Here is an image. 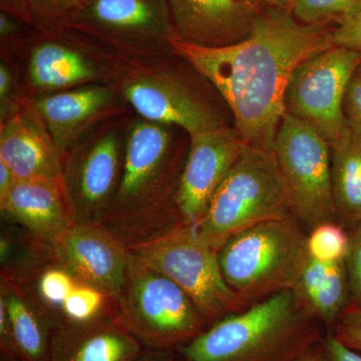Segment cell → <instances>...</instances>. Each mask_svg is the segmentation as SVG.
<instances>
[{
	"label": "cell",
	"instance_id": "6da1fadb",
	"mask_svg": "<svg viewBox=\"0 0 361 361\" xmlns=\"http://www.w3.org/2000/svg\"><path fill=\"white\" fill-rule=\"evenodd\" d=\"M334 30L304 25L290 11L271 7L259 13L251 35L238 44L205 47L175 37L171 45L215 87L243 141L273 152L292 71L334 47Z\"/></svg>",
	"mask_w": 361,
	"mask_h": 361
},
{
	"label": "cell",
	"instance_id": "7a4b0ae2",
	"mask_svg": "<svg viewBox=\"0 0 361 361\" xmlns=\"http://www.w3.org/2000/svg\"><path fill=\"white\" fill-rule=\"evenodd\" d=\"M178 129L135 114L130 121L122 178L101 223L129 249L184 225L177 199L188 155Z\"/></svg>",
	"mask_w": 361,
	"mask_h": 361
},
{
	"label": "cell",
	"instance_id": "3957f363",
	"mask_svg": "<svg viewBox=\"0 0 361 361\" xmlns=\"http://www.w3.org/2000/svg\"><path fill=\"white\" fill-rule=\"evenodd\" d=\"M322 329L285 290L225 316L177 351L183 361H294L323 341Z\"/></svg>",
	"mask_w": 361,
	"mask_h": 361
},
{
	"label": "cell",
	"instance_id": "277c9868",
	"mask_svg": "<svg viewBox=\"0 0 361 361\" xmlns=\"http://www.w3.org/2000/svg\"><path fill=\"white\" fill-rule=\"evenodd\" d=\"M174 51L123 59L116 84L133 111L191 135L227 127L203 75Z\"/></svg>",
	"mask_w": 361,
	"mask_h": 361
},
{
	"label": "cell",
	"instance_id": "5b68a950",
	"mask_svg": "<svg viewBox=\"0 0 361 361\" xmlns=\"http://www.w3.org/2000/svg\"><path fill=\"white\" fill-rule=\"evenodd\" d=\"M308 257L307 235L293 217L244 230L218 251L226 283L247 304L291 290Z\"/></svg>",
	"mask_w": 361,
	"mask_h": 361
},
{
	"label": "cell",
	"instance_id": "8992f818",
	"mask_svg": "<svg viewBox=\"0 0 361 361\" xmlns=\"http://www.w3.org/2000/svg\"><path fill=\"white\" fill-rule=\"evenodd\" d=\"M287 217L290 205L274 153L247 145L195 231L218 252L240 232Z\"/></svg>",
	"mask_w": 361,
	"mask_h": 361
},
{
	"label": "cell",
	"instance_id": "52a82bcc",
	"mask_svg": "<svg viewBox=\"0 0 361 361\" xmlns=\"http://www.w3.org/2000/svg\"><path fill=\"white\" fill-rule=\"evenodd\" d=\"M111 302L116 319L145 348L177 350L209 327L179 285L133 254L122 290Z\"/></svg>",
	"mask_w": 361,
	"mask_h": 361
},
{
	"label": "cell",
	"instance_id": "ba28073f",
	"mask_svg": "<svg viewBox=\"0 0 361 361\" xmlns=\"http://www.w3.org/2000/svg\"><path fill=\"white\" fill-rule=\"evenodd\" d=\"M1 54L20 66L25 99L92 84L116 82L122 59L78 33L63 28L32 30Z\"/></svg>",
	"mask_w": 361,
	"mask_h": 361
},
{
	"label": "cell",
	"instance_id": "9c48e42d",
	"mask_svg": "<svg viewBox=\"0 0 361 361\" xmlns=\"http://www.w3.org/2000/svg\"><path fill=\"white\" fill-rule=\"evenodd\" d=\"M130 253L179 285L209 326L248 305L226 283L218 252L206 245L193 227L180 225L130 248Z\"/></svg>",
	"mask_w": 361,
	"mask_h": 361
},
{
	"label": "cell",
	"instance_id": "30bf717a",
	"mask_svg": "<svg viewBox=\"0 0 361 361\" xmlns=\"http://www.w3.org/2000/svg\"><path fill=\"white\" fill-rule=\"evenodd\" d=\"M134 111L104 123L63 157L61 186L71 219L102 223L115 199Z\"/></svg>",
	"mask_w": 361,
	"mask_h": 361
},
{
	"label": "cell",
	"instance_id": "8fae6325",
	"mask_svg": "<svg viewBox=\"0 0 361 361\" xmlns=\"http://www.w3.org/2000/svg\"><path fill=\"white\" fill-rule=\"evenodd\" d=\"M65 28L118 59L172 51L168 0H85Z\"/></svg>",
	"mask_w": 361,
	"mask_h": 361
},
{
	"label": "cell",
	"instance_id": "7c38bea8",
	"mask_svg": "<svg viewBox=\"0 0 361 361\" xmlns=\"http://www.w3.org/2000/svg\"><path fill=\"white\" fill-rule=\"evenodd\" d=\"M273 153L292 217L310 230L323 223L337 222L329 142L307 123L285 114Z\"/></svg>",
	"mask_w": 361,
	"mask_h": 361
},
{
	"label": "cell",
	"instance_id": "4fadbf2b",
	"mask_svg": "<svg viewBox=\"0 0 361 361\" xmlns=\"http://www.w3.org/2000/svg\"><path fill=\"white\" fill-rule=\"evenodd\" d=\"M361 51L334 45L292 71L284 92V110L310 125L331 142L348 127L344 99Z\"/></svg>",
	"mask_w": 361,
	"mask_h": 361
},
{
	"label": "cell",
	"instance_id": "5bb4252c",
	"mask_svg": "<svg viewBox=\"0 0 361 361\" xmlns=\"http://www.w3.org/2000/svg\"><path fill=\"white\" fill-rule=\"evenodd\" d=\"M63 157L104 123L133 111L116 82L92 84L25 99Z\"/></svg>",
	"mask_w": 361,
	"mask_h": 361
},
{
	"label": "cell",
	"instance_id": "9a60e30c",
	"mask_svg": "<svg viewBox=\"0 0 361 361\" xmlns=\"http://www.w3.org/2000/svg\"><path fill=\"white\" fill-rule=\"evenodd\" d=\"M51 248L54 262L78 281L96 287L111 300L120 294L132 253L101 223L71 225Z\"/></svg>",
	"mask_w": 361,
	"mask_h": 361
},
{
	"label": "cell",
	"instance_id": "2e32d148",
	"mask_svg": "<svg viewBox=\"0 0 361 361\" xmlns=\"http://www.w3.org/2000/svg\"><path fill=\"white\" fill-rule=\"evenodd\" d=\"M246 146L236 129L229 126L190 137L177 199L183 224L194 229L199 225L214 194Z\"/></svg>",
	"mask_w": 361,
	"mask_h": 361
},
{
	"label": "cell",
	"instance_id": "e0dca14e",
	"mask_svg": "<svg viewBox=\"0 0 361 361\" xmlns=\"http://www.w3.org/2000/svg\"><path fill=\"white\" fill-rule=\"evenodd\" d=\"M176 37L205 47L238 44L260 13L249 0H168Z\"/></svg>",
	"mask_w": 361,
	"mask_h": 361
},
{
	"label": "cell",
	"instance_id": "ac0fdd59",
	"mask_svg": "<svg viewBox=\"0 0 361 361\" xmlns=\"http://www.w3.org/2000/svg\"><path fill=\"white\" fill-rule=\"evenodd\" d=\"M0 161L18 180L61 184L63 155L40 116L26 101L18 113L0 123Z\"/></svg>",
	"mask_w": 361,
	"mask_h": 361
},
{
	"label": "cell",
	"instance_id": "d6986e66",
	"mask_svg": "<svg viewBox=\"0 0 361 361\" xmlns=\"http://www.w3.org/2000/svg\"><path fill=\"white\" fill-rule=\"evenodd\" d=\"M1 216L45 245L75 224L61 184L42 180H18L0 199Z\"/></svg>",
	"mask_w": 361,
	"mask_h": 361
},
{
	"label": "cell",
	"instance_id": "ffe728a7",
	"mask_svg": "<svg viewBox=\"0 0 361 361\" xmlns=\"http://www.w3.org/2000/svg\"><path fill=\"white\" fill-rule=\"evenodd\" d=\"M144 349L111 310L92 322L56 329L49 361H133Z\"/></svg>",
	"mask_w": 361,
	"mask_h": 361
},
{
	"label": "cell",
	"instance_id": "44dd1931",
	"mask_svg": "<svg viewBox=\"0 0 361 361\" xmlns=\"http://www.w3.org/2000/svg\"><path fill=\"white\" fill-rule=\"evenodd\" d=\"M0 301L11 326L13 357L18 361H49L56 320L25 285L1 276Z\"/></svg>",
	"mask_w": 361,
	"mask_h": 361
},
{
	"label": "cell",
	"instance_id": "7402d4cb",
	"mask_svg": "<svg viewBox=\"0 0 361 361\" xmlns=\"http://www.w3.org/2000/svg\"><path fill=\"white\" fill-rule=\"evenodd\" d=\"M308 314L331 336L342 314L350 306L345 262H322L308 257L291 289Z\"/></svg>",
	"mask_w": 361,
	"mask_h": 361
},
{
	"label": "cell",
	"instance_id": "603a6c76",
	"mask_svg": "<svg viewBox=\"0 0 361 361\" xmlns=\"http://www.w3.org/2000/svg\"><path fill=\"white\" fill-rule=\"evenodd\" d=\"M329 145L336 220L349 230L361 222V133L348 125Z\"/></svg>",
	"mask_w": 361,
	"mask_h": 361
},
{
	"label": "cell",
	"instance_id": "cb8c5ba5",
	"mask_svg": "<svg viewBox=\"0 0 361 361\" xmlns=\"http://www.w3.org/2000/svg\"><path fill=\"white\" fill-rule=\"evenodd\" d=\"M78 282L63 266L52 262L42 268L30 283L23 285L27 286L49 311L59 329L63 324L61 316L63 304Z\"/></svg>",
	"mask_w": 361,
	"mask_h": 361
},
{
	"label": "cell",
	"instance_id": "d4e9b609",
	"mask_svg": "<svg viewBox=\"0 0 361 361\" xmlns=\"http://www.w3.org/2000/svg\"><path fill=\"white\" fill-rule=\"evenodd\" d=\"M291 13L304 25H342L361 13V0H295Z\"/></svg>",
	"mask_w": 361,
	"mask_h": 361
},
{
	"label": "cell",
	"instance_id": "484cf974",
	"mask_svg": "<svg viewBox=\"0 0 361 361\" xmlns=\"http://www.w3.org/2000/svg\"><path fill=\"white\" fill-rule=\"evenodd\" d=\"M111 310L113 302L110 297L96 287L78 281L61 310L63 325L92 322Z\"/></svg>",
	"mask_w": 361,
	"mask_h": 361
},
{
	"label": "cell",
	"instance_id": "4316f807",
	"mask_svg": "<svg viewBox=\"0 0 361 361\" xmlns=\"http://www.w3.org/2000/svg\"><path fill=\"white\" fill-rule=\"evenodd\" d=\"M348 245V231L337 222L317 225L307 235L308 255L322 262L345 260Z\"/></svg>",
	"mask_w": 361,
	"mask_h": 361
},
{
	"label": "cell",
	"instance_id": "83f0119b",
	"mask_svg": "<svg viewBox=\"0 0 361 361\" xmlns=\"http://www.w3.org/2000/svg\"><path fill=\"white\" fill-rule=\"evenodd\" d=\"M32 28L49 32L65 28L85 0H27Z\"/></svg>",
	"mask_w": 361,
	"mask_h": 361
},
{
	"label": "cell",
	"instance_id": "f1b7e54d",
	"mask_svg": "<svg viewBox=\"0 0 361 361\" xmlns=\"http://www.w3.org/2000/svg\"><path fill=\"white\" fill-rule=\"evenodd\" d=\"M25 102L20 66L13 56L0 58V123L6 122L20 110Z\"/></svg>",
	"mask_w": 361,
	"mask_h": 361
},
{
	"label": "cell",
	"instance_id": "f546056e",
	"mask_svg": "<svg viewBox=\"0 0 361 361\" xmlns=\"http://www.w3.org/2000/svg\"><path fill=\"white\" fill-rule=\"evenodd\" d=\"M348 231L349 245L344 262L348 272L350 306L361 307V222Z\"/></svg>",
	"mask_w": 361,
	"mask_h": 361
},
{
	"label": "cell",
	"instance_id": "4dcf8cb0",
	"mask_svg": "<svg viewBox=\"0 0 361 361\" xmlns=\"http://www.w3.org/2000/svg\"><path fill=\"white\" fill-rule=\"evenodd\" d=\"M331 336L361 355V307L349 306L337 322Z\"/></svg>",
	"mask_w": 361,
	"mask_h": 361
},
{
	"label": "cell",
	"instance_id": "1f68e13d",
	"mask_svg": "<svg viewBox=\"0 0 361 361\" xmlns=\"http://www.w3.org/2000/svg\"><path fill=\"white\" fill-rule=\"evenodd\" d=\"M344 115L349 127L361 133V61L351 78L346 92Z\"/></svg>",
	"mask_w": 361,
	"mask_h": 361
},
{
	"label": "cell",
	"instance_id": "d6a6232c",
	"mask_svg": "<svg viewBox=\"0 0 361 361\" xmlns=\"http://www.w3.org/2000/svg\"><path fill=\"white\" fill-rule=\"evenodd\" d=\"M334 44L361 51V13L334 27Z\"/></svg>",
	"mask_w": 361,
	"mask_h": 361
},
{
	"label": "cell",
	"instance_id": "836d02e7",
	"mask_svg": "<svg viewBox=\"0 0 361 361\" xmlns=\"http://www.w3.org/2000/svg\"><path fill=\"white\" fill-rule=\"evenodd\" d=\"M322 344L326 361H361L360 353L348 348L334 336L327 334Z\"/></svg>",
	"mask_w": 361,
	"mask_h": 361
},
{
	"label": "cell",
	"instance_id": "e575fe53",
	"mask_svg": "<svg viewBox=\"0 0 361 361\" xmlns=\"http://www.w3.org/2000/svg\"><path fill=\"white\" fill-rule=\"evenodd\" d=\"M0 8L32 27L27 0H0Z\"/></svg>",
	"mask_w": 361,
	"mask_h": 361
},
{
	"label": "cell",
	"instance_id": "d590c367",
	"mask_svg": "<svg viewBox=\"0 0 361 361\" xmlns=\"http://www.w3.org/2000/svg\"><path fill=\"white\" fill-rule=\"evenodd\" d=\"M133 361H183L177 350L145 348Z\"/></svg>",
	"mask_w": 361,
	"mask_h": 361
},
{
	"label": "cell",
	"instance_id": "8d00e7d4",
	"mask_svg": "<svg viewBox=\"0 0 361 361\" xmlns=\"http://www.w3.org/2000/svg\"><path fill=\"white\" fill-rule=\"evenodd\" d=\"M16 180L18 179L14 176L13 171L7 167L4 161H0V199L4 198L11 191Z\"/></svg>",
	"mask_w": 361,
	"mask_h": 361
},
{
	"label": "cell",
	"instance_id": "74e56055",
	"mask_svg": "<svg viewBox=\"0 0 361 361\" xmlns=\"http://www.w3.org/2000/svg\"><path fill=\"white\" fill-rule=\"evenodd\" d=\"M322 342L311 346L294 361H326L324 350H323Z\"/></svg>",
	"mask_w": 361,
	"mask_h": 361
},
{
	"label": "cell",
	"instance_id": "f35d334b",
	"mask_svg": "<svg viewBox=\"0 0 361 361\" xmlns=\"http://www.w3.org/2000/svg\"><path fill=\"white\" fill-rule=\"evenodd\" d=\"M262 1H265L266 4H269L272 7L291 11V7L293 6L295 0H262Z\"/></svg>",
	"mask_w": 361,
	"mask_h": 361
},
{
	"label": "cell",
	"instance_id": "ab89813d",
	"mask_svg": "<svg viewBox=\"0 0 361 361\" xmlns=\"http://www.w3.org/2000/svg\"><path fill=\"white\" fill-rule=\"evenodd\" d=\"M1 361H18V360H11V358L7 357V356L2 355Z\"/></svg>",
	"mask_w": 361,
	"mask_h": 361
},
{
	"label": "cell",
	"instance_id": "60d3db41",
	"mask_svg": "<svg viewBox=\"0 0 361 361\" xmlns=\"http://www.w3.org/2000/svg\"><path fill=\"white\" fill-rule=\"evenodd\" d=\"M249 1L254 2V4H259L261 0H249Z\"/></svg>",
	"mask_w": 361,
	"mask_h": 361
}]
</instances>
